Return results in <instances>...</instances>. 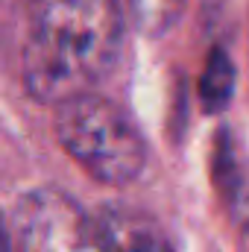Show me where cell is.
Instances as JSON below:
<instances>
[{
	"mask_svg": "<svg viewBox=\"0 0 249 252\" xmlns=\"http://www.w3.org/2000/svg\"><path fill=\"white\" fill-rule=\"evenodd\" d=\"M62 150L97 182L129 185L147 164V141L138 124L103 94H82L56 106Z\"/></svg>",
	"mask_w": 249,
	"mask_h": 252,
	"instance_id": "7a4b0ae2",
	"label": "cell"
},
{
	"mask_svg": "<svg viewBox=\"0 0 249 252\" xmlns=\"http://www.w3.org/2000/svg\"><path fill=\"white\" fill-rule=\"evenodd\" d=\"M94 220L106 252H176L158 220L141 208L109 202L94 214Z\"/></svg>",
	"mask_w": 249,
	"mask_h": 252,
	"instance_id": "277c9868",
	"label": "cell"
},
{
	"mask_svg": "<svg viewBox=\"0 0 249 252\" xmlns=\"http://www.w3.org/2000/svg\"><path fill=\"white\" fill-rule=\"evenodd\" d=\"M15 252H106L97 220L59 188L24 193L12 214Z\"/></svg>",
	"mask_w": 249,
	"mask_h": 252,
	"instance_id": "3957f363",
	"label": "cell"
},
{
	"mask_svg": "<svg viewBox=\"0 0 249 252\" xmlns=\"http://www.w3.org/2000/svg\"><path fill=\"white\" fill-rule=\"evenodd\" d=\"M187 9V0H129V15L138 32L161 38L173 32Z\"/></svg>",
	"mask_w": 249,
	"mask_h": 252,
	"instance_id": "8992f818",
	"label": "cell"
},
{
	"mask_svg": "<svg viewBox=\"0 0 249 252\" xmlns=\"http://www.w3.org/2000/svg\"><path fill=\"white\" fill-rule=\"evenodd\" d=\"M121 41L118 0H24L21 82L44 106L91 94L112 73Z\"/></svg>",
	"mask_w": 249,
	"mask_h": 252,
	"instance_id": "6da1fadb",
	"label": "cell"
},
{
	"mask_svg": "<svg viewBox=\"0 0 249 252\" xmlns=\"http://www.w3.org/2000/svg\"><path fill=\"white\" fill-rule=\"evenodd\" d=\"M229 217H232V229L238 235V244L241 250L249 252V164H244V173L238 179L235 190L223 199Z\"/></svg>",
	"mask_w": 249,
	"mask_h": 252,
	"instance_id": "52a82bcc",
	"label": "cell"
},
{
	"mask_svg": "<svg viewBox=\"0 0 249 252\" xmlns=\"http://www.w3.org/2000/svg\"><path fill=\"white\" fill-rule=\"evenodd\" d=\"M0 252H15V247H12V235H9L3 217H0Z\"/></svg>",
	"mask_w": 249,
	"mask_h": 252,
	"instance_id": "ba28073f",
	"label": "cell"
},
{
	"mask_svg": "<svg viewBox=\"0 0 249 252\" xmlns=\"http://www.w3.org/2000/svg\"><path fill=\"white\" fill-rule=\"evenodd\" d=\"M235 82H238V70L229 59V53L223 47H214L205 56V67L199 73V103L205 115H220L229 109L232 97H235Z\"/></svg>",
	"mask_w": 249,
	"mask_h": 252,
	"instance_id": "5b68a950",
	"label": "cell"
}]
</instances>
